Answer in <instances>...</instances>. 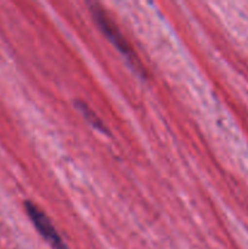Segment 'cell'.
<instances>
[{
  "label": "cell",
  "mask_w": 248,
  "mask_h": 249,
  "mask_svg": "<svg viewBox=\"0 0 248 249\" xmlns=\"http://www.w3.org/2000/svg\"><path fill=\"white\" fill-rule=\"evenodd\" d=\"M24 208L38 232L49 243L51 249H68L49 216L36 204L27 201L24 202Z\"/></svg>",
  "instance_id": "obj_2"
},
{
  "label": "cell",
  "mask_w": 248,
  "mask_h": 249,
  "mask_svg": "<svg viewBox=\"0 0 248 249\" xmlns=\"http://www.w3.org/2000/svg\"><path fill=\"white\" fill-rule=\"evenodd\" d=\"M74 105L78 108V111L84 116V118L87 119V121L94 126V128H96L97 130L102 131V133L106 131V126H105L104 122H102L101 119H100V117L95 113L94 109L90 108L89 105L85 104L84 101H75Z\"/></svg>",
  "instance_id": "obj_3"
},
{
  "label": "cell",
  "mask_w": 248,
  "mask_h": 249,
  "mask_svg": "<svg viewBox=\"0 0 248 249\" xmlns=\"http://www.w3.org/2000/svg\"><path fill=\"white\" fill-rule=\"evenodd\" d=\"M90 12H91L95 22H96L99 28L102 31V33H104L105 36L108 38V40L116 46L117 50L126 58V61H128L136 71L142 73V67H141L139 57L136 56V53H134L133 49H131L130 44L126 41L125 36L122 34L121 29L117 26L116 22H114L113 19L109 17V15L97 4L90 5Z\"/></svg>",
  "instance_id": "obj_1"
}]
</instances>
